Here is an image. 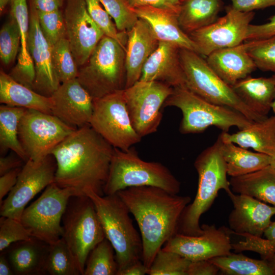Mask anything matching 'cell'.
<instances>
[{
	"instance_id": "obj_1",
	"label": "cell",
	"mask_w": 275,
	"mask_h": 275,
	"mask_svg": "<svg viewBox=\"0 0 275 275\" xmlns=\"http://www.w3.org/2000/svg\"><path fill=\"white\" fill-rule=\"evenodd\" d=\"M114 147L90 125L76 129L51 151L57 162L54 183L103 196Z\"/></svg>"
},
{
	"instance_id": "obj_2",
	"label": "cell",
	"mask_w": 275,
	"mask_h": 275,
	"mask_svg": "<svg viewBox=\"0 0 275 275\" xmlns=\"http://www.w3.org/2000/svg\"><path fill=\"white\" fill-rule=\"evenodd\" d=\"M117 194L138 223L143 244L142 261L149 269L158 251L177 233L181 216L191 198L152 186L130 187Z\"/></svg>"
},
{
	"instance_id": "obj_3",
	"label": "cell",
	"mask_w": 275,
	"mask_h": 275,
	"mask_svg": "<svg viewBox=\"0 0 275 275\" xmlns=\"http://www.w3.org/2000/svg\"><path fill=\"white\" fill-rule=\"evenodd\" d=\"M222 143L219 135L214 144L202 151L195 160L194 167L198 175L197 191L194 200L185 207L181 216L178 233L201 235V215L210 208L219 190L224 189L227 194L232 191L222 153Z\"/></svg>"
},
{
	"instance_id": "obj_4",
	"label": "cell",
	"mask_w": 275,
	"mask_h": 275,
	"mask_svg": "<svg viewBox=\"0 0 275 275\" xmlns=\"http://www.w3.org/2000/svg\"><path fill=\"white\" fill-rule=\"evenodd\" d=\"M86 195L94 202L105 237L114 249L118 267L117 275L133 263L142 261L141 236L120 196L117 193L100 196L92 191Z\"/></svg>"
},
{
	"instance_id": "obj_5",
	"label": "cell",
	"mask_w": 275,
	"mask_h": 275,
	"mask_svg": "<svg viewBox=\"0 0 275 275\" xmlns=\"http://www.w3.org/2000/svg\"><path fill=\"white\" fill-rule=\"evenodd\" d=\"M141 186H155L178 194L181 183L167 167L160 162L143 160L132 147L127 151L114 148L104 195Z\"/></svg>"
},
{
	"instance_id": "obj_6",
	"label": "cell",
	"mask_w": 275,
	"mask_h": 275,
	"mask_svg": "<svg viewBox=\"0 0 275 275\" xmlns=\"http://www.w3.org/2000/svg\"><path fill=\"white\" fill-rule=\"evenodd\" d=\"M167 106H174L181 111L179 131L182 134L201 133L211 126L228 132L232 127L240 130L253 122L234 109L205 100L186 87L173 88L163 105Z\"/></svg>"
},
{
	"instance_id": "obj_7",
	"label": "cell",
	"mask_w": 275,
	"mask_h": 275,
	"mask_svg": "<svg viewBox=\"0 0 275 275\" xmlns=\"http://www.w3.org/2000/svg\"><path fill=\"white\" fill-rule=\"evenodd\" d=\"M77 78L93 100L124 90L125 49L104 35L86 63L78 68Z\"/></svg>"
},
{
	"instance_id": "obj_8",
	"label": "cell",
	"mask_w": 275,
	"mask_h": 275,
	"mask_svg": "<svg viewBox=\"0 0 275 275\" xmlns=\"http://www.w3.org/2000/svg\"><path fill=\"white\" fill-rule=\"evenodd\" d=\"M62 238L70 250L81 275L91 251L105 237L92 199L87 195L71 196L62 219Z\"/></svg>"
},
{
	"instance_id": "obj_9",
	"label": "cell",
	"mask_w": 275,
	"mask_h": 275,
	"mask_svg": "<svg viewBox=\"0 0 275 275\" xmlns=\"http://www.w3.org/2000/svg\"><path fill=\"white\" fill-rule=\"evenodd\" d=\"M179 56L184 74L185 87L205 100L234 109L253 122L262 121V116L250 109L238 97L232 87L211 68L198 53L180 48Z\"/></svg>"
},
{
	"instance_id": "obj_10",
	"label": "cell",
	"mask_w": 275,
	"mask_h": 275,
	"mask_svg": "<svg viewBox=\"0 0 275 275\" xmlns=\"http://www.w3.org/2000/svg\"><path fill=\"white\" fill-rule=\"evenodd\" d=\"M74 195H79L74 189L54 182L25 207L20 221L32 236L52 244L62 237V217L69 198Z\"/></svg>"
},
{
	"instance_id": "obj_11",
	"label": "cell",
	"mask_w": 275,
	"mask_h": 275,
	"mask_svg": "<svg viewBox=\"0 0 275 275\" xmlns=\"http://www.w3.org/2000/svg\"><path fill=\"white\" fill-rule=\"evenodd\" d=\"M90 125L114 148L122 150H128L142 140L132 125L124 90L93 100Z\"/></svg>"
},
{
	"instance_id": "obj_12",
	"label": "cell",
	"mask_w": 275,
	"mask_h": 275,
	"mask_svg": "<svg viewBox=\"0 0 275 275\" xmlns=\"http://www.w3.org/2000/svg\"><path fill=\"white\" fill-rule=\"evenodd\" d=\"M76 129L51 114L26 109L18 127V138L28 159L40 161Z\"/></svg>"
},
{
	"instance_id": "obj_13",
	"label": "cell",
	"mask_w": 275,
	"mask_h": 275,
	"mask_svg": "<svg viewBox=\"0 0 275 275\" xmlns=\"http://www.w3.org/2000/svg\"><path fill=\"white\" fill-rule=\"evenodd\" d=\"M173 90L160 81L142 80L124 90L132 125L142 138L157 131L162 118L161 108Z\"/></svg>"
},
{
	"instance_id": "obj_14",
	"label": "cell",
	"mask_w": 275,
	"mask_h": 275,
	"mask_svg": "<svg viewBox=\"0 0 275 275\" xmlns=\"http://www.w3.org/2000/svg\"><path fill=\"white\" fill-rule=\"evenodd\" d=\"M57 167L51 154L38 161L28 159L21 168L16 184L0 205L1 216L20 221L28 203L54 182Z\"/></svg>"
},
{
	"instance_id": "obj_15",
	"label": "cell",
	"mask_w": 275,
	"mask_h": 275,
	"mask_svg": "<svg viewBox=\"0 0 275 275\" xmlns=\"http://www.w3.org/2000/svg\"><path fill=\"white\" fill-rule=\"evenodd\" d=\"M254 16V12H240L230 6L226 8L225 15L188 35L196 44L199 54L206 57L217 50L244 42Z\"/></svg>"
},
{
	"instance_id": "obj_16",
	"label": "cell",
	"mask_w": 275,
	"mask_h": 275,
	"mask_svg": "<svg viewBox=\"0 0 275 275\" xmlns=\"http://www.w3.org/2000/svg\"><path fill=\"white\" fill-rule=\"evenodd\" d=\"M201 227V235L188 236L177 233L162 249L179 254L191 261L209 260L231 253L230 234L232 232L230 228L206 224Z\"/></svg>"
},
{
	"instance_id": "obj_17",
	"label": "cell",
	"mask_w": 275,
	"mask_h": 275,
	"mask_svg": "<svg viewBox=\"0 0 275 275\" xmlns=\"http://www.w3.org/2000/svg\"><path fill=\"white\" fill-rule=\"evenodd\" d=\"M64 17L66 38L79 68L87 61L104 34L90 16L85 0H66Z\"/></svg>"
},
{
	"instance_id": "obj_18",
	"label": "cell",
	"mask_w": 275,
	"mask_h": 275,
	"mask_svg": "<svg viewBox=\"0 0 275 275\" xmlns=\"http://www.w3.org/2000/svg\"><path fill=\"white\" fill-rule=\"evenodd\" d=\"M29 10L27 46L36 70L33 90L41 95L50 97L61 84L53 65L52 46L41 31L37 10L31 1Z\"/></svg>"
},
{
	"instance_id": "obj_19",
	"label": "cell",
	"mask_w": 275,
	"mask_h": 275,
	"mask_svg": "<svg viewBox=\"0 0 275 275\" xmlns=\"http://www.w3.org/2000/svg\"><path fill=\"white\" fill-rule=\"evenodd\" d=\"M50 97L51 114L75 128L90 125L93 99L77 78L61 84Z\"/></svg>"
},
{
	"instance_id": "obj_20",
	"label": "cell",
	"mask_w": 275,
	"mask_h": 275,
	"mask_svg": "<svg viewBox=\"0 0 275 275\" xmlns=\"http://www.w3.org/2000/svg\"><path fill=\"white\" fill-rule=\"evenodd\" d=\"M233 209L228 217V224L232 233H248L262 237L275 215V207L253 197L242 194L227 193Z\"/></svg>"
},
{
	"instance_id": "obj_21",
	"label": "cell",
	"mask_w": 275,
	"mask_h": 275,
	"mask_svg": "<svg viewBox=\"0 0 275 275\" xmlns=\"http://www.w3.org/2000/svg\"><path fill=\"white\" fill-rule=\"evenodd\" d=\"M127 35L125 89L140 80L144 65L159 42L148 23L141 18Z\"/></svg>"
},
{
	"instance_id": "obj_22",
	"label": "cell",
	"mask_w": 275,
	"mask_h": 275,
	"mask_svg": "<svg viewBox=\"0 0 275 275\" xmlns=\"http://www.w3.org/2000/svg\"><path fill=\"white\" fill-rule=\"evenodd\" d=\"M178 47L159 42L144 65L140 80L158 81L173 88L185 87Z\"/></svg>"
},
{
	"instance_id": "obj_23",
	"label": "cell",
	"mask_w": 275,
	"mask_h": 275,
	"mask_svg": "<svg viewBox=\"0 0 275 275\" xmlns=\"http://www.w3.org/2000/svg\"><path fill=\"white\" fill-rule=\"evenodd\" d=\"M246 41L238 45L221 49L206 57L214 72L230 86L246 77L257 68L248 51Z\"/></svg>"
},
{
	"instance_id": "obj_24",
	"label": "cell",
	"mask_w": 275,
	"mask_h": 275,
	"mask_svg": "<svg viewBox=\"0 0 275 275\" xmlns=\"http://www.w3.org/2000/svg\"><path fill=\"white\" fill-rule=\"evenodd\" d=\"M133 10L139 18L148 23L159 42L198 53L196 44L180 26L177 13L151 6L141 7Z\"/></svg>"
},
{
	"instance_id": "obj_25",
	"label": "cell",
	"mask_w": 275,
	"mask_h": 275,
	"mask_svg": "<svg viewBox=\"0 0 275 275\" xmlns=\"http://www.w3.org/2000/svg\"><path fill=\"white\" fill-rule=\"evenodd\" d=\"M49 244L35 237L11 244L4 252L16 275L46 274Z\"/></svg>"
},
{
	"instance_id": "obj_26",
	"label": "cell",
	"mask_w": 275,
	"mask_h": 275,
	"mask_svg": "<svg viewBox=\"0 0 275 275\" xmlns=\"http://www.w3.org/2000/svg\"><path fill=\"white\" fill-rule=\"evenodd\" d=\"M220 135L224 142L271 156L275 153V115L253 122L247 127L232 134L222 131Z\"/></svg>"
},
{
	"instance_id": "obj_27",
	"label": "cell",
	"mask_w": 275,
	"mask_h": 275,
	"mask_svg": "<svg viewBox=\"0 0 275 275\" xmlns=\"http://www.w3.org/2000/svg\"><path fill=\"white\" fill-rule=\"evenodd\" d=\"M0 102L51 114V97L41 95L18 82L3 70L0 72Z\"/></svg>"
},
{
	"instance_id": "obj_28",
	"label": "cell",
	"mask_w": 275,
	"mask_h": 275,
	"mask_svg": "<svg viewBox=\"0 0 275 275\" xmlns=\"http://www.w3.org/2000/svg\"><path fill=\"white\" fill-rule=\"evenodd\" d=\"M232 88L250 109L262 116L268 117L275 98V85L271 77L249 75L238 81Z\"/></svg>"
},
{
	"instance_id": "obj_29",
	"label": "cell",
	"mask_w": 275,
	"mask_h": 275,
	"mask_svg": "<svg viewBox=\"0 0 275 275\" xmlns=\"http://www.w3.org/2000/svg\"><path fill=\"white\" fill-rule=\"evenodd\" d=\"M233 193L245 195L275 207V170L270 165L257 171L231 177Z\"/></svg>"
},
{
	"instance_id": "obj_30",
	"label": "cell",
	"mask_w": 275,
	"mask_h": 275,
	"mask_svg": "<svg viewBox=\"0 0 275 275\" xmlns=\"http://www.w3.org/2000/svg\"><path fill=\"white\" fill-rule=\"evenodd\" d=\"M222 0H181L177 18L187 35L214 22L222 9Z\"/></svg>"
},
{
	"instance_id": "obj_31",
	"label": "cell",
	"mask_w": 275,
	"mask_h": 275,
	"mask_svg": "<svg viewBox=\"0 0 275 275\" xmlns=\"http://www.w3.org/2000/svg\"><path fill=\"white\" fill-rule=\"evenodd\" d=\"M221 150L226 164L227 174L231 177L253 173L270 164V156L253 152L231 142L222 140Z\"/></svg>"
},
{
	"instance_id": "obj_32",
	"label": "cell",
	"mask_w": 275,
	"mask_h": 275,
	"mask_svg": "<svg viewBox=\"0 0 275 275\" xmlns=\"http://www.w3.org/2000/svg\"><path fill=\"white\" fill-rule=\"evenodd\" d=\"M26 109L3 104L0 106L1 155H5L11 150L25 162L29 159L19 140L18 127Z\"/></svg>"
},
{
	"instance_id": "obj_33",
	"label": "cell",
	"mask_w": 275,
	"mask_h": 275,
	"mask_svg": "<svg viewBox=\"0 0 275 275\" xmlns=\"http://www.w3.org/2000/svg\"><path fill=\"white\" fill-rule=\"evenodd\" d=\"M226 275H274L268 262L257 260L241 253L230 254L209 259Z\"/></svg>"
},
{
	"instance_id": "obj_34",
	"label": "cell",
	"mask_w": 275,
	"mask_h": 275,
	"mask_svg": "<svg viewBox=\"0 0 275 275\" xmlns=\"http://www.w3.org/2000/svg\"><path fill=\"white\" fill-rule=\"evenodd\" d=\"M118 271L114 249L105 238L90 253L84 275H117Z\"/></svg>"
},
{
	"instance_id": "obj_35",
	"label": "cell",
	"mask_w": 275,
	"mask_h": 275,
	"mask_svg": "<svg viewBox=\"0 0 275 275\" xmlns=\"http://www.w3.org/2000/svg\"><path fill=\"white\" fill-rule=\"evenodd\" d=\"M46 272L50 275H81L74 256L62 237L49 245Z\"/></svg>"
},
{
	"instance_id": "obj_36",
	"label": "cell",
	"mask_w": 275,
	"mask_h": 275,
	"mask_svg": "<svg viewBox=\"0 0 275 275\" xmlns=\"http://www.w3.org/2000/svg\"><path fill=\"white\" fill-rule=\"evenodd\" d=\"M191 261L176 252L162 248L148 269V275H188Z\"/></svg>"
},
{
	"instance_id": "obj_37",
	"label": "cell",
	"mask_w": 275,
	"mask_h": 275,
	"mask_svg": "<svg viewBox=\"0 0 275 275\" xmlns=\"http://www.w3.org/2000/svg\"><path fill=\"white\" fill-rule=\"evenodd\" d=\"M52 54L54 68L61 84L77 78L78 66L66 38L52 46Z\"/></svg>"
},
{
	"instance_id": "obj_38",
	"label": "cell",
	"mask_w": 275,
	"mask_h": 275,
	"mask_svg": "<svg viewBox=\"0 0 275 275\" xmlns=\"http://www.w3.org/2000/svg\"><path fill=\"white\" fill-rule=\"evenodd\" d=\"M246 41L248 44V51L257 68L275 74V36Z\"/></svg>"
},
{
	"instance_id": "obj_39",
	"label": "cell",
	"mask_w": 275,
	"mask_h": 275,
	"mask_svg": "<svg viewBox=\"0 0 275 275\" xmlns=\"http://www.w3.org/2000/svg\"><path fill=\"white\" fill-rule=\"evenodd\" d=\"M88 13L104 35L117 41L125 49L127 40V33L119 32L111 20L100 0H85Z\"/></svg>"
},
{
	"instance_id": "obj_40",
	"label": "cell",
	"mask_w": 275,
	"mask_h": 275,
	"mask_svg": "<svg viewBox=\"0 0 275 275\" xmlns=\"http://www.w3.org/2000/svg\"><path fill=\"white\" fill-rule=\"evenodd\" d=\"M21 44V34L16 22L10 19L2 26L0 31V57L5 66L9 65L17 56L19 44Z\"/></svg>"
},
{
	"instance_id": "obj_41",
	"label": "cell",
	"mask_w": 275,
	"mask_h": 275,
	"mask_svg": "<svg viewBox=\"0 0 275 275\" xmlns=\"http://www.w3.org/2000/svg\"><path fill=\"white\" fill-rule=\"evenodd\" d=\"M101 4L114 19L117 30L127 33L139 18L125 0H100Z\"/></svg>"
},
{
	"instance_id": "obj_42",
	"label": "cell",
	"mask_w": 275,
	"mask_h": 275,
	"mask_svg": "<svg viewBox=\"0 0 275 275\" xmlns=\"http://www.w3.org/2000/svg\"><path fill=\"white\" fill-rule=\"evenodd\" d=\"M37 12L41 31L52 46L66 38L64 17L60 9L49 12Z\"/></svg>"
},
{
	"instance_id": "obj_43",
	"label": "cell",
	"mask_w": 275,
	"mask_h": 275,
	"mask_svg": "<svg viewBox=\"0 0 275 275\" xmlns=\"http://www.w3.org/2000/svg\"><path fill=\"white\" fill-rule=\"evenodd\" d=\"M32 236L20 221L1 216L0 218V252L11 244L31 239Z\"/></svg>"
},
{
	"instance_id": "obj_44",
	"label": "cell",
	"mask_w": 275,
	"mask_h": 275,
	"mask_svg": "<svg viewBox=\"0 0 275 275\" xmlns=\"http://www.w3.org/2000/svg\"><path fill=\"white\" fill-rule=\"evenodd\" d=\"M11 17L17 23L21 34V46L19 53L23 58L31 57L27 46V40L30 27V10L27 0H11Z\"/></svg>"
},
{
	"instance_id": "obj_45",
	"label": "cell",
	"mask_w": 275,
	"mask_h": 275,
	"mask_svg": "<svg viewBox=\"0 0 275 275\" xmlns=\"http://www.w3.org/2000/svg\"><path fill=\"white\" fill-rule=\"evenodd\" d=\"M244 241L232 243V250L236 253L251 251L259 254L262 259L266 260L275 253V244L271 240L248 233L241 234Z\"/></svg>"
},
{
	"instance_id": "obj_46",
	"label": "cell",
	"mask_w": 275,
	"mask_h": 275,
	"mask_svg": "<svg viewBox=\"0 0 275 275\" xmlns=\"http://www.w3.org/2000/svg\"><path fill=\"white\" fill-rule=\"evenodd\" d=\"M9 75L18 82L33 89L36 70L31 56L24 58L19 53L17 62Z\"/></svg>"
},
{
	"instance_id": "obj_47",
	"label": "cell",
	"mask_w": 275,
	"mask_h": 275,
	"mask_svg": "<svg viewBox=\"0 0 275 275\" xmlns=\"http://www.w3.org/2000/svg\"><path fill=\"white\" fill-rule=\"evenodd\" d=\"M275 36V15L270 17L268 22L261 24H251L248 28L245 41H252Z\"/></svg>"
},
{
	"instance_id": "obj_48",
	"label": "cell",
	"mask_w": 275,
	"mask_h": 275,
	"mask_svg": "<svg viewBox=\"0 0 275 275\" xmlns=\"http://www.w3.org/2000/svg\"><path fill=\"white\" fill-rule=\"evenodd\" d=\"M131 8L151 6L170 10L177 13L181 0H125Z\"/></svg>"
},
{
	"instance_id": "obj_49",
	"label": "cell",
	"mask_w": 275,
	"mask_h": 275,
	"mask_svg": "<svg viewBox=\"0 0 275 275\" xmlns=\"http://www.w3.org/2000/svg\"><path fill=\"white\" fill-rule=\"evenodd\" d=\"M231 6L242 12H251L254 10L275 7V0H230Z\"/></svg>"
},
{
	"instance_id": "obj_50",
	"label": "cell",
	"mask_w": 275,
	"mask_h": 275,
	"mask_svg": "<svg viewBox=\"0 0 275 275\" xmlns=\"http://www.w3.org/2000/svg\"><path fill=\"white\" fill-rule=\"evenodd\" d=\"M219 271V268L210 260L191 261L188 275H215Z\"/></svg>"
},
{
	"instance_id": "obj_51",
	"label": "cell",
	"mask_w": 275,
	"mask_h": 275,
	"mask_svg": "<svg viewBox=\"0 0 275 275\" xmlns=\"http://www.w3.org/2000/svg\"><path fill=\"white\" fill-rule=\"evenodd\" d=\"M22 167L12 170L0 177V205L3 198L11 191L16 184Z\"/></svg>"
},
{
	"instance_id": "obj_52",
	"label": "cell",
	"mask_w": 275,
	"mask_h": 275,
	"mask_svg": "<svg viewBox=\"0 0 275 275\" xmlns=\"http://www.w3.org/2000/svg\"><path fill=\"white\" fill-rule=\"evenodd\" d=\"M25 162L17 154L13 153L0 157V176L15 169L22 167Z\"/></svg>"
},
{
	"instance_id": "obj_53",
	"label": "cell",
	"mask_w": 275,
	"mask_h": 275,
	"mask_svg": "<svg viewBox=\"0 0 275 275\" xmlns=\"http://www.w3.org/2000/svg\"><path fill=\"white\" fill-rule=\"evenodd\" d=\"M37 11L49 12L60 9L64 0H31Z\"/></svg>"
},
{
	"instance_id": "obj_54",
	"label": "cell",
	"mask_w": 275,
	"mask_h": 275,
	"mask_svg": "<svg viewBox=\"0 0 275 275\" xmlns=\"http://www.w3.org/2000/svg\"><path fill=\"white\" fill-rule=\"evenodd\" d=\"M148 268L142 260L130 265L121 271L118 275H145L147 274Z\"/></svg>"
},
{
	"instance_id": "obj_55",
	"label": "cell",
	"mask_w": 275,
	"mask_h": 275,
	"mask_svg": "<svg viewBox=\"0 0 275 275\" xmlns=\"http://www.w3.org/2000/svg\"><path fill=\"white\" fill-rule=\"evenodd\" d=\"M15 274L10 264L6 254L4 252H1L0 255V275Z\"/></svg>"
},
{
	"instance_id": "obj_56",
	"label": "cell",
	"mask_w": 275,
	"mask_h": 275,
	"mask_svg": "<svg viewBox=\"0 0 275 275\" xmlns=\"http://www.w3.org/2000/svg\"><path fill=\"white\" fill-rule=\"evenodd\" d=\"M263 235L265 238L272 241L275 244V221L271 223L265 230Z\"/></svg>"
},
{
	"instance_id": "obj_57",
	"label": "cell",
	"mask_w": 275,
	"mask_h": 275,
	"mask_svg": "<svg viewBox=\"0 0 275 275\" xmlns=\"http://www.w3.org/2000/svg\"><path fill=\"white\" fill-rule=\"evenodd\" d=\"M265 260L268 262L275 275V253Z\"/></svg>"
},
{
	"instance_id": "obj_58",
	"label": "cell",
	"mask_w": 275,
	"mask_h": 275,
	"mask_svg": "<svg viewBox=\"0 0 275 275\" xmlns=\"http://www.w3.org/2000/svg\"><path fill=\"white\" fill-rule=\"evenodd\" d=\"M11 0H0V13L2 14L7 5L10 3Z\"/></svg>"
},
{
	"instance_id": "obj_59",
	"label": "cell",
	"mask_w": 275,
	"mask_h": 275,
	"mask_svg": "<svg viewBox=\"0 0 275 275\" xmlns=\"http://www.w3.org/2000/svg\"><path fill=\"white\" fill-rule=\"evenodd\" d=\"M270 156L269 165L275 170V153Z\"/></svg>"
},
{
	"instance_id": "obj_60",
	"label": "cell",
	"mask_w": 275,
	"mask_h": 275,
	"mask_svg": "<svg viewBox=\"0 0 275 275\" xmlns=\"http://www.w3.org/2000/svg\"><path fill=\"white\" fill-rule=\"evenodd\" d=\"M271 77H272L275 85V74H273ZM271 110L273 112V115H275V98L271 104Z\"/></svg>"
}]
</instances>
